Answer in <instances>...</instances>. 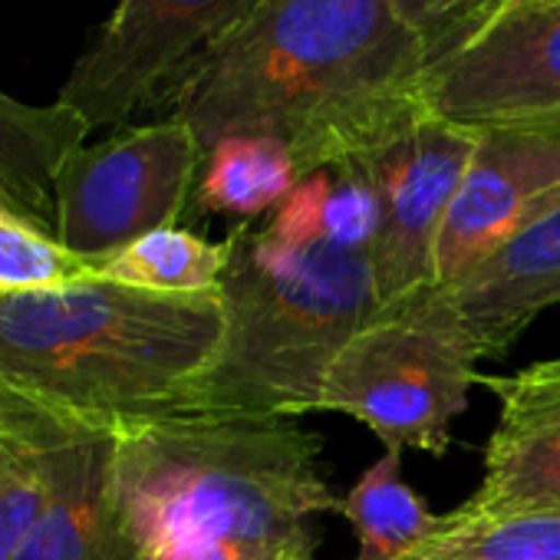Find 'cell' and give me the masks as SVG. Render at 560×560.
<instances>
[{
  "label": "cell",
  "mask_w": 560,
  "mask_h": 560,
  "mask_svg": "<svg viewBox=\"0 0 560 560\" xmlns=\"http://www.w3.org/2000/svg\"><path fill=\"white\" fill-rule=\"evenodd\" d=\"M475 145L478 132L422 113L360 159L383 211L380 234L370 247L380 304L435 288L439 234Z\"/></svg>",
  "instance_id": "9"
},
{
  "label": "cell",
  "mask_w": 560,
  "mask_h": 560,
  "mask_svg": "<svg viewBox=\"0 0 560 560\" xmlns=\"http://www.w3.org/2000/svg\"><path fill=\"white\" fill-rule=\"evenodd\" d=\"M419 100L425 113L471 132H560V8L491 18L425 67Z\"/></svg>",
  "instance_id": "8"
},
{
  "label": "cell",
  "mask_w": 560,
  "mask_h": 560,
  "mask_svg": "<svg viewBox=\"0 0 560 560\" xmlns=\"http://www.w3.org/2000/svg\"><path fill=\"white\" fill-rule=\"evenodd\" d=\"M396 4L422 37L429 63H435L485 27L501 0H396Z\"/></svg>",
  "instance_id": "22"
},
{
  "label": "cell",
  "mask_w": 560,
  "mask_h": 560,
  "mask_svg": "<svg viewBox=\"0 0 560 560\" xmlns=\"http://www.w3.org/2000/svg\"><path fill=\"white\" fill-rule=\"evenodd\" d=\"M324 442L280 416L168 412L119 425L136 560H311L334 511Z\"/></svg>",
  "instance_id": "2"
},
{
  "label": "cell",
  "mask_w": 560,
  "mask_h": 560,
  "mask_svg": "<svg viewBox=\"0 0 560 560\" xmlns=\"http://www.w3.org/2000/svg\"><path fill=\"white\" fill-rule=\"evenodd\" d=\"M86 119L70 106H34L0 90V198L4 205L54 234L57 175L63 162L86 145Z\"/></svg>",
  "instance_id": "14"
},
{
  "label": "cell",
  "mask_w": 560,
  "mask_h": 560,
  "mask_svg": "<svg viewBox=\"0 0 560 560\" xmlns=\"http://www.w3.org/2000/svg\"><path fill=\"white\" fill-rule=\"evenodd\" d=\"M425 63L396 0H260L168 106L201 155L231 136H267L307 178L366 159L422 116Z\"/></svg>",
  "instance_id": "1"
},
{
  "label": "cell",
  "mask_w": 560,
  "mask_h": 560,
  "mask_svg": "<svg viewBox=\"0 0 560 560\" xmlns=\"http://www.w3.org/2000/svg\"><path fill=\"white\" fill-rule=\"evenodd\" d=\"M530 8H560V0H501L494 18L498 14H511V11H530Z\"/></svg>",
  "instance_id": "23"
},
{
  "label": "cell",
  "mask_w": 560,
  "mask_h": 560,
  "mask_svg": "<svg viewBox=\"0 0 560 560\" xmlns=\"http://www.w3.org/2000/svg\"><path fill=\"white\" fill-rule=\"evenodd\" d=\"M380 195L360 162L307 175L273 211L267 234L284 244H334L370 250L380 234Z\"/></svg>",
  "instance_id": "15"
},
{
  "label": "cell",
  "mask_w": 560,
  "mask_h": 560,
  "mask_svg": "<svg viewBox=\"0 0 560 560\" xmlns=\"http://www.w3.org/2000/svg\"><path fill=\"white\" fill-rule=\"evenodd\" d=\"M560 201V132L488 129L435 247V288L455 284Z\"/></svg>",
  "instance_id": "10"
},
{
  "label": "cell",
  "mask_w": 560,
  "mask_h": 560,
  "mask_svg": "<svg viewBox=\"0 0 560 560\" xmlns=\"http://www.w3.org/2000/svg\"><path fill=\"white\" fill-rule=\"evenodd\" d=\"M198 172L201 145L178 116L116 129L63 162L54 237L93 270L145 234L175 228Z\"/></svg>",
  "instance_id": "6"
},
{
  "label": "cell",
  "mask_w": 560,
  "mask_h": 560,
  "mask_svg": "<svg viewBox=\"0 0 560 560\" xmlns=\"http://www.w3.org/2000/svg\"><path fill=\"white\" fill-rule=\"evenodd\" d=\"M304 182L294 152L267 136H231L201 155L195 198L205 211L257 218Z\"/></svg>",
  "instance_id": "16"
},
{
  "label": "cell",
  "mask_w": 560,
  "mask_h": 560,
  "mask_svg": "<svg viewBox=\"0 0 560 560\" xmlns=\"http://www.w3.org/2000/svg\"><path fill=\"white\" fill-rule=\"evenodd\" d=\"M234 237L205 241L185 228H162L129 244L90 273L155 294H214L231 264Z\"/></svg>",
  "instance_id": "19"
},
{
  "label": "cell",
  "mask_w": 560,
  "mask_h": 560,
  "mask_svg": "<svg viewBox=\"0 0 560 560\" xmlns=\"http://www.w3.org/2000/svg\"><path fill=\"white\" fill-rule=\"evenodd\" d=\"M47 406L0 383V560L31 534L47 498Z\"/></svg>",
  "instance_id": "18"
},
{
  "label": "cell",
  "mask_w": 560,
  "mask_h": 560,
  "mask_svg": "<svg viewBox=\"0 0 560 560\" xmlns=\"http://www.w3.org/2000/svg\"><path fill=\"white\" fill-rule=\"evenodd\" d=\"M337 511L357 530L360 550L353 560H409L445 524V514H432L402 481L399 452L373 462Z\"/></svg>",
  "instance_id": "17"
},
{
  "label": "cell",
  "mask_w": 560,
  "mask_h": 560,
  "mask_svg": "<svg viewBox=\"0 0 560 560\" xmlns=\"http://www.w3.org/2000/svg\"><path fill=\"white\" fill-rule=\"evenodd\" d=\"M260 0H119L113 18L73 63L57 103L96 129H126L145 109L172 103L188 70L244 24Z\"/></svg>",
  "instance_id": "7"
},
{
  "label": "cell",
  "mask_w": 560,
  "mask_h": 560,
  "mask_svg": "<svg viewBox=\"0 0 560 560\" xmlns=\"http://www.w3.org/2000/svg\"><path fill=\"white\" fill-rule=\"evenodd\" d=\"M0 208H8V205H4V198H0Z\"/></svg>",
  "instance_id": "24"
},
{
  "label": "cell",
  "mask_w": 560,
  "mask_h": 560,
  "mask_svg": "<svg viewBox=\"0 0 560 560\" xmlns=\"http://www.w3.org/2000/svg\"><path fill=\"white\" fill-rule=\"evenodd\" d=\"M90 264L67 250L50 231L0 208V294L44 291L86 277Z\"/></svg>",
  "instance_id": "21"
},
{
  "label": "cell",
  "mask_w": 560,
  "mask_h": 560,
  "mask_svg": "<svg viewBox=\"0 0 560 560\" xmlns=\"http://www.w3.org/2000/svg\"><path fill=\"white\" fill-rule=\"evenodd\" d=\"M439 294L468 330L478 357H504L547 307L560 304V201Z\"/></svg>",
  "instance_id": "13"
},
{
  "label": "cell",
  "mask_w": 560,
  "mask_h": 560,
  "mask_svg": "<svg viewBox=\"0 0 560 560\" xmlns=\"http://www.w3.org/2000/svg\"><path fill=\"white\" fill-rule=\"evenodd\" d=\"M221 277L224 340L185 412L298 419L317 412L337 353L376 317L370 250L234 231Z\"/></svg>",
  "instance_id": "4"
},
{
  "label": "cell",
  "mask_w": 560,
  "mask_h": 560,
  "mask_svg": "<svg viewBox=\"0 0 560 560\" xmlns=\"http://www.w3.org/2000/svg\"><path fill=\"white\" fill-rule=\"evenodd\" d=\"M221 340V291L155 294L86 273L0 294V383L116 425L185 412Z\"/></svg>",
  "instance_id": "3"
},
{
  "label": "cell",
  "mask_w": 560,
  "mask_h": 560,
  "mask_svg": "<svg viewBox=\"0 0 560 560\" xmlns=\"http://www.w3.org/2000/svg\"><path fill=\"white\" fill-rule=\"evenodd\" d=\"M44 406L47 498L11 560H136L119 504V425Z\"/></svg>",
  "instance_id": "11"
},
{
  "label": "cell",
  "mask_w": 560,
  "mask_h": 560,
  "mask_svg": "<svg viewBox=\"0 0 560 560\" xmlns=\"http://www.w3.org/2000/svg\"><path fill=\"white\" fill-rule=\"evenodd\" d=\"M498 396V425L485 445V475L462 504L475 517L560 514V360L514 376H478Z\"/></svg>",
  "instance_id": "12"
},
{
  "label": "cell",
  "mask_w": 560,
  "mask_h": 560,
  "mask_svg": "<svg viewBox=\"0 0 560 560\" xmlns=\"http://www.w3.org/2000/svg\"><path fill=\"white\" fill-rule=\"evenodd\" d=\"M409 560H560V514L475 517L458 508Z\"/></svg>",
  "instance_id": "20"
},
{
  "label": "cell",
  "mask_w": 560,
  "mask_h": 560,
  "mask_svg": "<svg viewBox=\"0 0 560 560\" xmlns=\"http://www.w3.org/2000/svg\"><path fill=\"white\" fill-rule=\"evenodd\" d=\"M478 350L439 288L383 304L337 353L317 412L363 422L386 452L445 455L478 383Z\"/></svg>",
  "instance_id": "5"
}]
</instances>
